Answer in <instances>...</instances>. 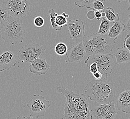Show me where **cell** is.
I'll use <instances>...</instances> for the list:
<instances>
[{
	"mask_svg": "<svg viewBox=\"0 0 130 119\" xmlns=\"http://www.w3.org/2000/svg\"><path fill=\"white\" fill-rule=\"evenodd\" d=\"M25 35V26L19 18L9 16L4 25L1 28L2 38L5 43L15 45L22 42Z\"/></svg>",
	"mask_w": 130,
	"mask_h": 119,
	"instance_id": "cell-4",
	"label": "cell"
},
{
	"mask_svg": "<svg viewBox=\"0 0 130 119\" xmlns=\"http://www.w3.org/2000/svg\"><path fill=\"white\" fill-rule=\"evenodd\" d=\"M125 25V31L129 33L130 34V14L129 16L127 22H126Z\"/></svg>",
	"mask_w": 130,
	"mask_h": 119,
	"instance_id": "cell-29",
	"label": "cell"
},
{
	"mask_svg": "<svg viewBox=\"0 0 130 119\" xmlns=\"http://www.w3.org/2000/svg\"><path fill=\"white\" fill-rule=\"evenodd\" d=\"M59 93L67 99L61 119H91V114L87 97L72 91L65 86L57 87Z\"/></svg>",
	"mask_w": 130,
	"mask_h": 119,
	"instance_id": "cell-1",
	"label": "cell"
},
{
	"mask_svg": "<svg viewBox=\"0 0 130 119\" xmlns=\"http://www.w3.org/2000/svg\"><path fill=\"white\" fill-rule=\"evenodd\" d=\"M48 13L50 14V22L53 29L58 31H60L61 30V28L59 27L55 23V18L58 14L56 12V10L53 8L50 9L48 10Z\"/></svg>",
	"mask_w": 130,
	"mask_h": 119,
	"instance_id": "cell-20",
	"label": "cell"
},
{
	"mask_svg": "<svg viewBox=\"0 0 130 119\" xmlns=\"http://www.w3.org/2000/svg\"><path fill=\"white\" fill-rule=\"evenodd\" d=\"M110 22L105 17H103L101 22L99 30L97 33L98 34L104 35L108 33L110 28Z\"/></svg>",
	"mask_w": 130,
	"mask_h": 119,
	"instance_id": "cell-18",
	"label": "cell"
},
{
	"mask_svg": "<svg viewBox=\"0 0 130 119\" xmlns=\"http://www.w3.org/2000/svg\"><path fill=\"white\" fill-rule=\"evenodd\" d=\"M29 66V70L30 72L36 75L45 74L48 72L50 67L45 59L38 58L30 62Z\"/></svg>",
	"mask_w": 130,
	"mask_h": 119,
	"instance_id": "cell-12",
	"label": "cell"
},
{
	"mask_svg": "<svg viewBox=\"0 0 130 119\" xmlns=\"http://www.w3.org/2000/svg\"><path fill=\"white\" fill-rule=\"evenodd\" d=\"M2 7L9 16L20 18L29 13L30 2V0H7L3 3Z\"/></svg>",
	"mask_w": 130,
	"mask_h": 119,
	"instance_id": "cell-6",
	"label": "cell"
},
{
	"mask_svg": "<svg viewBox=\"0 0 130 119\" xmlns=\"http://www.w3.org/2000/svg\"><path fill=\"white\" fill-rule=\"evenodd\" d=\"M117 105L119 111L126 114L130 113V90H125L120 94Z\"/></svg>",
	"mask_w": 130,
	"mask_h": 119,
	"instance_id": "cell-14",
	"label": "cell"
},
{
	"mask_svg": "<svg viewBox=\"0 0 130 119\" xmlns=\"http://www.w3.org/2000/svg\"><path fill=\"white\" fill-rule=\"evenodd\" d=\"M85 95L99 105L113 102L115 96L114 85L105 78L89 82L84 88Z\"/></svg>",
	"mask_w": 130,
	"mask_h": 119,
	"instance_id": "cell-2",
	"label": "cell"
},
{
	"mask_svg": "<svg viewBox=\"0 0 130 119\" xmlns=\"http://www.w3.org/2000/svg\"><path fill=\"white\" fill-rule=\"evenodd\" d=\"M87 55L83 41L68 49L66 54L68 62L70 63H79Z\"/></svg>",
	"mask_w": 130,
	"mask_h": 119,
	"instance_id": "cell-11",
	"label": "cell"
},
{
	"mask_svg": "<svg viewBox=\"0 0 130 119\" xmlns=\"http://www.w3.org/2000/svg\"><path fill=\"white\" fill-rule=\"evenodd\" d=\"M1 37H2V35H1V28H0V40L1 39Z\"/></svg>",
	"mask_w": 130,
	"mask_h": 119,
	"instance_id": "cell-35",
	"label": "cell"
},
{
	"mask_svg": "<svg viewBox=\"0 0 130 119\" xmlns=\"http://www.w3.org/2000/svg\"><path fill=\"white\" fill-rule=\"evenodd\" d=\"M70 34V38L73 41L79 43L85 37L84 22L79 18L75 20L68 21L67 25Z\"/></svg>",
	"mask_w": 130,
	"mask_h": 119,
	"instance_id": "cell-10",
	"label": "cell"
},
{
	"mask_svg": "<svg viewBox=\"0 0 130 119\" xmlns=\"http://www.w3.org/2000/svg\"><path fill=\"white\" fill-rule=\"evenodd\" d=\"M17 61L15 54L12 51H7L0 55V72L15 67Z\"/></svg>",
	"mask_w": 130,
	"mask_h": 119,
	"instance_id": "cell-13",
	"label": "cell"
},
{
	"mask_svg": "<svg viewBox=\"0 0 130 119\" xmlns=\"http://www.w3.org/2000/svg\"><path fill=\"white\" fill-rule=\"evenodd\" d=\"M91 119H114L117 114L113 102L101 104L90 109Z\"/></svg>",
	"mask_w": 130,
	"mask_h": 119,
	"instance_id": "cell-9",
	"label": "cell"
},
{
	"mask_svg": "<svg viewBox=\"0 0 130 119\" xmlns=\"http://www.w3.org/2000/svg\"><path fill=\"white\" fill-rule=\"evenodd\" d=\"M95 18L98 20H100L101 17H102V11H95Z\"/></svg>",
	"mask_w": 130,
	"mask_h": 119,
	"instance_id": "cell-31",
	"label": "cell"
},
{
	"mask_svg": "<svg viewBox=\"0 0 130 119\" xmlns=\"http://www.w3.org/2000/svg\"><path fill=\"white\" fill-rule=\"evenodd\" d=\"M128 119H130V116L129 117V118H128Z\"/></svg>",
	"mask_w": 130,
	"mask_h": 119,
	"instance_id": "cell-37",
	"label": "cell"
},
{
	"mask_svg": "<svg viewBox=\"0 0 130 119\" xmlns=\"http://www.w3.org/2000/svg\"><path fill=\"white\" fill-rule=\"evenodd\" d=\"M113 58V55L111 54L90 55L86 59L85 63L88 67L93 62L96 63L98 72L104 76V78H106L110 76L112 72Z\"/></svg>",
	"mask_w": 130,
	"mask_h": 119,
	"instance_id": "cell-5",
	"label": "cell"
},
{
	"mask_svg": "<svg viewBox=\"0 0 130 119\" xmlns=\"http://www.w3.org/2000/svg\"><path fill=\"white\" fill-rule=\"evenodd\" d=\"M125 30V25L120 19L117 22H114L112 27H110L108 33V36L109 37L116 40L119 35Z\"/></svg>",
	"mask_w": 130,
	"mask_h": 119,
	"instance_id": "cell-16",
	"label": "cell"
},
{
	"mask_svg": "<svg viewBox=\"0 0 130 119\" xmlns=\"http://www.w3.org/2000/svg\"><path fill=\"white\" fill-rule=\"evenodd\" d=\"M105 14V18L110 22H115L120 19L119 14L115 13L113 8L108 7L103 10Z\"/></svg>",
	"mask_w": 130,
	"mask_h": 119,
	"instance_id": "cell-17",
	"label": "cell"
},
{
	"mask_svg": "<svg viewBox=\"0 0 130 119\" xmlns=\"http://www.w3.org/2000/svg\"><path fill=\"white\" fill-rule=\"evenodd\" d=\"M113 55L116 58V64L130 62V52L125 47L117 48Z\"/></svg>",
	"mask_w": 130,
	"mask_h": 119,
	"instance_id": "cell-15",
	"label": "cell"
},
{
	"mask_svg": "<svg viewBox=\"0 0 130 119\" xmlns=\"http://www.w3.org/2000/svg\"><path fill=\"white\" fill-rule=\"evenodd\" d=\"M34 24L36 27H42L44 24L45 20L44 18L41 16H38L35 17L33 20Z\"/></svg>",
	"mask_w": 130,
	"mask_h": 119,
	"instance_id": "cell-25",
	"label": "cell"
},
{
	"mask_svg": "<svg viewBox=\"0 0 130 119\" xmlns=\"http://www.w3.org/2000/svg\"><path fill=\"white\" fill-rule=\"evenodd\" d=\"M115 2H118V3H120L122 1H128V0H115Z\"/></svg>",
	"mask_w": 130,
	"mask_h": 119,
	"instance_id": "cell-33",
	"label": "cell"
},
{
	"mask_svg": "<svg viewBox=\"0 0 130 119\" xmlns=\"http://www.w3.org/2000/svg\"><path fill=\"white\" fill-rule=\"evenodd\" d=\"M87 17L90 20H93L95 18V11L93 10H90L87 13Z\"/></svg>",
	"mask_w": 130,
	"mask_h": 119,
	"instance_id": "cell-28",
	"label": "cell"
},
{
	"mask_svg": "<svg viewBox=\"0 0 130 119\" xmlns=\"http://www.w3.org/2000/svg\"><path fill=\"white\" fill-rule=\"evenodd\" d=\"M88 68H89L90 71V72L92 73V74H93L95 73V72H98V66H97L96 63L95 62H93L92 63H91L89 66Z\"/></svg>",
	"mask_w": 130,
	"mask_h": 119,
	"instance_id": "cell-27",
	"label": "cell"
},
{
	"mask_svg": "<svg viewBox=\"0 0 130 119\" xmlns=\"http://www.w3.org/2000/svg\"><path fill=\"white\" fill-rule=\"evenodd\" d=\"M9 15L2 6H0V28H2L8 20Z\"/></svg>",
	"mask_w": 130,
	"mask_h": 119,
	"instance_id": "cell-23",
	"label": "cell"
},
{
	"mask_svg": "<svg viewBox=\"0 0 130 119\" xmlns=\"http://www.w3.org/2000/svg\"><path fill=\"white\" fill-rule=\"evenodd\" d=\"M95 0H75L74 4L79 8H86L87 9H91L92 7L93 4Z\"/></svg>",
	"mask_w": 130,
	"mask_h": 119,
	"instance_id": "cell-22",
	"label": "cell"
},
{
	"mask_svg": "<svg viewBox=\"0 0 130 119\" xmlns=\"http://www.w3.org/2000/svg\"><path fill=\"white\" fill-rule=\"evenodd\" d=\"M123 45L124 47L126 48L130 53V34H129L127 35L125 38Z\"/></svg>",
	"mask_w": 130,
	"mask_h": 119,
	"instance_id": "cell-26",
	"label": "cell"
},
{
	"mask_svg": "<svg viewBox=\"0 0 130 119\" xmlns=\"http://www.w3.org/2000/svg\"><path fill=\"white\" fill-rule=\"evenodd\" d=\"M92 75L95 80H99L101 79L102 78V76H103V75L99 72H95V73L93 74Z\"/></svg>",
	"mask_w": 130,
	"mask_h": 119,
	"instance_id": "cell-30",
	"label": "cell"
},
{
	"mask_svg": "<svg viewBox=\"0 0 130 119\" xmlns=\"http://www.w3.org/2000/svg\"><path fill=\"white\" fill-rule=\"evenodd\" d=\"M83 42L87 55H105L113 50L116 40L110 38L107 35L93 33L85 37Z\"/></svg>",
	"mask_w": 130,
	"mask_h": 119,
	"instance_id": "cell-3",
	"label": "cell"
},
{
	"mask_svg": "<svg viewBox=\"0 0 130 119\" xmlns=\"http://www.w3.org/2000/svg\"><path fill=\"white\" fill-rule=\"evenodd\" d=\"M50 106V101L39 94L34 95L27 104V106L30 110V115L37 118L43 116Z\"/></svg>",
	"mask_w": 130,
	"mask_h": 119,
	"instance_id": "cell-7",
	"label": "cell"
},
{
	"mask_svg": "<svg viewBox=\"0 0 130 119\" xmlns=\"http://www.w3.org/2000/svg\"><path fill=\"white\" fill-rule=\"evenodd\" d=\"M128 3H129V8H128V10L130 11V0H128Z\"/></svg>",
	"mask_w": 130,
	"mask_h": 119,
	"instance_id": "cell-34",
	"label": "cell"
},
{
	"mask_svg": "<svg viewBox=\"0 0 130 119\" xmlns=\"http://www.w3.org/2000/svg\"><path fill=\"white\" fill-rule=\"evenodd\" d=\"M44 52V50L42 45L32 43L22 47L18 53V56L22 62H30L40 58Z\"/></svg>",
	"mask_w": 130,
	"mask_h": 119,
	"instance_id": "cell-8",
	"label": "cell"
},
{
	"mask_svg": "<svg viewBox=\"0 0 130 119\" xmlns=\"http://www.w3.org/2000/svg\"><path fill=\"white\" fill-rule=\"evenodd\" d=\"M68 49V48L65 43L63 42L58 43L55 45V51L57 55L61 56L66 55Z\"/></svg>",
	"mask_w": 130,
	"mask_h": 119,
	"instance_id": "cell-21",
	"label": "cell"
},
{
	"mask_svg": "<svg viewBox=\"0 0 130 119\" xmlns=\"http://www.w3.org/2000/svg\"><path fill=\"white\" fill-rule=\"evenodd\" d=\"M69 17V15L65 13H63L60 14H57L55 18L56 24L60 28H62L64 26H67Z\"/></svg>",
	"mask_w": 130,
	"mask_h": 119,
	"instance_id": "cell-19",
	"label": "cell"
},
{
	"mask_svg": "<svg viewBox=\"0 0 130 119\" xmlns=\"http://www.w3.org/2000/svg\"><path fill=\"white\" fill-rule=\"evenodd\" d=\"M105 8L104 5L103 4V2H101L100 1L95 0L93 4L91 10L103 11Z\"/></svg>",
	"mask_w": 130,
	"mask_h": 119,
	"instance_id": "cell-24",
	"label": "cell"
},
{
	"mask_svg": "<svg viewBox=\"0 0 130 119\" xmlns=\"http://www.w3.org/2000/svg\"><path fill=\"white\" fill-rule=\"evenodd\" d=\"M15 119H33V118L30 115L27 117L23 116H18Z\"/></svg>",
	"mask_w": 130,
	"mask_h": 119,
	"instance_id": "cell-32",
	"label": "cell"
},
{
	"mask_svg": "<svg viewBox=\"0 0 130 119\" xmlns=\"http://www.w3.org/2000/svg\"><path fill=\"white\" fill-rule=\"evenodd\" d=\"M103 1V2H105L106 0H102Z\"/></svg>",
	"mask_w": 130,
	"mask_h": 119,
	"instance_id": "cell-36",
	"label": "cell"
}]
</instances>
